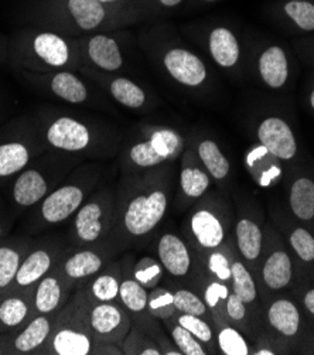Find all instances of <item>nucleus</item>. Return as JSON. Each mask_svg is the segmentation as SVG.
Here are the masks:
<instances>
[{
  "instance_id": "obj_1",
  "label": "nucleus",
  "mask_w": 314,
  "mask_h": 355,
  "mask_svg": "<svg viewBox=\"0 0 314 355\" xmlns=\"http://www.w3.org/2000/svg\"><path fill=\"white\" fill-rule=\"evenodd\" d=\"M174 171L163 167L122 174L115 186L114 227L111 242L119 254L145 248L166 218L174 197Z\"/></svg>"
},
{
  "instance_id": "obj_2",
  "label": "nucleus",
  "mask_w": 314,
  "mask_h": 355,
  "mask_svg": "<svg viewBox=\"0 0 314 355\" xmlns=\"http://www.w3.org/2000/svg\"><path fill=\"white\" fill-rule=\"evenodd\" d=\"M235 209L223 190H209L189 209L182 235L200 257L223 246L232 232Z\"/></svg>"
},
{
  "instance_id": "obj_3",
  "label": "nucleus",
  "mask_w": 314,
  "mask_h": 355,
  "mask_svg": "<svg viewBox=\"0 0 314 355\" xmlns=\"http://www.w3.org/2000/svg\"><path fill=\"white\" fill-rule=\"evenodd\" d=\"M99 180L101 171L96 167L73 170L49 196L31 208L27 218L28 231L39 234L71 220L99 186Z\"/></svg>"
},
{
  "instance_id": "obj_4",
  "label": "nucleus",
  "mask_w": 314,
  "mask_h": 355,
  "mask_svg": "<svg viewBox=\"0 0 314 355\" xmlns=\"http://www.w3.org/2000/svg\"><path fill=\"white\" fill-rule=\"evenodd\" d=\"M91 306L84 291L77 288L57 313L53 331L36 355H92Z\"/></svg>"
},
{
  "instance_id": "obj_5",
  "label": "nucleus",
  "mask_w": 314,
  "mask_h": 355,
  "mask_svg": "<svg viewBox=\"0 0 314 355\" xmlns=\"http://www.w3.org/2000/svg\"><path fill=\"white\" fill-rule=\"evenodd\" d=\"M78 163L73 155L54 156L31 162L10 182V198L15 214L37 205L49 196Z\"/></svg>"
},
{
  "instance_id": "obj_6",
  "label": "nucleus",
  "mask_w": 314,
  "mask_h": 355,
  "mask_svg": "<svg viewBox=\"0 0 314 355\" xmlns=\"http://www.w3.org/2000/svg\"><path fill=\"white\" fill-rule=\"evenodd\" d=\"M297 272V261L282 234L273 223H265L263 254L256 275V283L263 302L268 297L292 289Z\"/></svg>"
},
{
  "instance_id": "obj_7",
  "label": "nucleus",
  "mask_w": 314,
  "mask_h": 355,
  "mask_svg": "<svg viewBox=\"0 0 314 355\" xmlns=\"http://www.w3.org/2000/svg\"><path fill=\"white\" fill-rule=\"evenodd\" d=\"M116 190L111 184L96 187L69 220L67 241L71 246H84L108 239L114 227Z\"/></svg>"
},
{
  "instance_id": "obj_8",
  "label": "nucleus",
  "mask_w": 314,
  "mask_h": 355,
  "mask_svg": "<svg viewBox=\"0 0 314 355\" xmlns=\"http://www.w3.org/2000/svg\"><path fill=\"white\" fill-rule=\"evenodd\" d=\"M184 152L183 136L170 128H153L143 139H137L126 149L122 174L142 173L176 162Z\"/></svg>"
},
{
  "instance_id": "obj_9",
  "label": "nucleus",
  "mask_w": 314,
  "mask_h": 355,
  "mask_svg": "<svg viewBox=\"0 0 314 355\" xmlns=\"http://www.w3.org/2000/svg\"><path fill=\"white\" fill-rule=\"evenodd\" d=\"M263 306V327L286 341L292 351L304 349L313 331L310 330L311 317L300 307L293 296L285 293L268 297Z\"/></svg>"
},
{
  "instance_id": "obj_10",
  "label": "nucleus",
  "mask_w": 314,
  "mask_h": 355,
  "mask_svg": "<svg viewBox=\"0 0 314 355\" xmlns=\"http://www.w3.org/2000/svg\"><path fill=\"white\" fill-rule=\"evenodd\" d=\"M116 255L119 252L110 238L84 246L69 245L58 262V269L77 289L112 262Z\"/></svg>"
},
{
  "instance_id": "obj_11",
  "label": "nucleus",
  "mask_w": 314,
  "mask_h": 355,
  "mask_svg": "<svg viewBox=\"0 0 314 355\" xmlns=\"http://www.w3.org/2000/svg\"><path fill=\"white\" fill-rule=\"evenodd\" d=\"M156 255L164 272L180 285L189 286L200 270L198 255L182 234L162 232L156 239Z\"/></svg>"
},
{
  "instance_id": "obj_12",
  "label": "nucleus",
  "mask_w": 314,
  "mask_h": 355,
  "mask_svg": "<svg viewBox=\"0 0 314 355\" xmlns=\"http://www.w3.org/2000/svg\"><path fill=\"white\" fill-rule=\"evenodd\" d=\"M46 145L53 150L65 155H92L96 146L98 137L85 122L73 116H57L50 121L43 133Z\"/></svg>"
},
{
  "instance_id": "obj_13",
  "label": "nucleus",
  "mask_w": 314,
  "mask_h": 355,
  "mask_svg": "<svg viewBox=\"0 0 314 355\" xmlns=\"http://www.w3.org/2000/svg\"><path fill=\"white\" fill-rule=\"evenodd\" d=\"M232 236L241 259L256 277L265 239V221L261 212L248 205H241L235 217Z\"/></svg>"
},
{
  "instance_id": "obj_14",
  "label": "nucleus",
  "mask_w": 314,
  "mask_h": 355,
  "mask_svg": "<svg viewBox=\"0 0 314 355\" xmlns=\"http://www.w3.org/2000/svg\"><path fill=\"white\" fill-rule=\"evenodd\" d=\"M68 241H62L60 238H44L40 241H34L9 288L19 289L36 285L43 276H46L58 265L60 259L68 250Z\"/></svg>"
},
{
  "instance_id": "obj_15",
  "label": "nucleus",
  "mask_w": 314,
  "mask_h": 355,
  "mask_svg": "<svg viewBox=\"0 0 314 355\" xmlns=\"http://www.w3.org/2000/svg\"><path fill=\"white\" fill-rule=\"evenodd\" d=\"M27 61L36 65L39 71L62 69L78 67L81 62V54H78L76 46L57 33L42 31L37 33L30 42Z\"/></svg>"
},
{
  "instance_id": "obj_16",
  "label": "nucleus",
  "mask_w": 314,
  "mask_h": 355,
  "mask_svg": "<svg viewBox=\"0 0 314 355\" xmlns=\"http://www.w3.org/2000/svg\"><path fill=\"white\" fill-rule=\"evenodd\" d=\"M132 315L121 302L92 303L91 327L95 343H111L122 347L132 327Z\"/></svg>"
},
{
  "instance_id": "obj_17",
  "label": "nucleus",
  "mask_w": 314,
  "mask_h": 355,
  "mask_svg": "<svg viewBox=\"0 0 314 355\" xmlns=\"http://www.w3.org/2000/svg\"><path fill=\"white\" fill-rule=\"evenodd\" d=\"M211 184V177L201 164L195 150L186 149L182 155L177 193L173 205L177 211H187L197 200L209 191Z\"/></svg>"
},
{
  "instance_id": "obj_18",
  "label": "nucleus",
  "mask_w": 314,
  "mask_h": 355,
  "mask_svg": "<svg viewBox=\"0 0 314 355\" xmlns=\"http://www.w3.org/2000/svg\"><path fill=\"white\" fill-rule=\"evenodd\" d=\"M162 65L170 78L189 89L201 88L208 80L205 62L183 47L167 49L162 55Z\"/></svg>"
},
{
  "instance_id": "obj_19",
  "label": "nucleus",
  "mask_w": 314,
  "mask_h": 355,
  "mask_svg": "<svg viewBox=\"0 0 314 355\" xmlns=\"http://www.w3.org/2000/svg\"><path fill=\"white\" fill-rule=\"evenodd\" d=\"M258 144L266 148L274 157L290 163L297 157V139L290 125L281 116H266L256 125Z\"/></svg>"
},
{
  "instance_id": "obj_20",
  "label": "nucleus",
  "mask_w": 314,
  "mask_h": 355,
  "mask_svg": "<svg viewBox=\"0 0 314 355\" xmlns=\"http://www.w3.org/2000/svg\"><path fill=\"white\" fill-rule=\"evenodd\" d=\"M231 291L247 304L250 309L255 324L259 329V333L263 327V306L258 289V283L251 272V269L245 265L236 251L234 236L231 242Z\"/></svg>"
},
{
  "instance_id": "obj_21",
  "label": "nucleus",
  "mask_w": 314,
  "mask_h": 355,
  "mask_svg": "<svg viewBox=\"0 0 314 355\" xmlns=\"http://www.w3.org/2000/svg\"><path fill=\"white\" fill-rule=\"evenodd\" d=\"M34 315V286L0 292V333L21 330Z\"/></svg>"
},
{
  "instance_id": "obj_22",
  "label": "nucleus",
  "mask_w": 314,
  "mask_h": 355,
  "mask_svg": "<svg viewBox=\"0 0 314 355\" xmlns=\"http://www.w3.org/2000/svg\"><path fill=\"white\" fill-rule=\"evenodd\" d=\"M76 286L58 265L34 285V314H57L71 297Z\"/></svg>"
},
{
  "instance_id": "obj_23",
  "label": "nucleus",
  "mask_w": 314,
  "mask_h": 355,
  "mask_svg": "<svg viewBox=\"0 0 314 355\" xmlns=\"http://www.w3.org/2000/svg\"><path fill=\"white\" fill-rule=\"evenodd\" d=\"M272 223L282 234L297 263L314 266V234L282 209L272 212Z\"/></svg>"
},
{
  "instance_id": "obj_24",
  "label": "nucleus",
  "mask_w": 314,
  "mask_h": 355,
  "mask_svg": "<svg viewBox=\"0 0 314 355\" xmlns=\"http://www.w3.org/2000/svg\"><path fill=\"white\" fill-rule=\"evenodd\" d=\"M245 167L255 184L263 190L277 187L286 179L284 162L274 157L261 144L252 145L245 153Z\"/></svg>"
},
{
  "instance_id": "obj_25",
  "label": "nucleus",
  "mask_w": 314,
  "mask_h": 355,
  "mask_svg": "<svg viewBox=\"0 0 314 355\" xmlns=\"http://www.w3.org/2000/svg\"><path fill=\"white\" fill-rule=\"evenodd\" d=\"M289 214L314 234V177L296 173L288 179Z\"/></svg>"
},
{
  "instance_id": "obj_26",
  "label": "nucleus",
  "mask_w": 314,
  "mask_h": 355,
  "mask_svg": "<svg viewBox=\"0 0 314 355\" xmlns=\"http://www.w3.org/2000/svg\"><path fill=\"white\" fill-rule=\"evenodd\" d=\"M82 58L107 74L118 73L125 65V57L116 39L102 33L84 42L81 49V60Z\"/></svg>"
},
{
  "instance_id": "obj_27",
  "label": "nucleus",
  "mask_w": 314,
  "mask_h": 355,
  "mask_svg": "<svg viewBox=\"0 0 314 355\" xmlns=\"http://www.w3.org/2000/svg\"><path fill=\"white\" fill-rule=\"evenodd\" d=\"M258 76L265 87L279 91L286 87L290 77V62L284 47L270 44L256 58Z\"/></svg>"
},
{
  "instance_id": "obj_28",
  "label": "nucleus",
  "mask_w": 314,
  "mask_h": 355,
  "mask_svg": "<svg viewBox=\"0 0 314 355\" xmlns=\"http://www.w3.org/2000/svg\"><path fill=\"white\" fill-rule=\"evenodd\" d=\"M123 277V259L112 261L101 272L80 286L91 303L119 302V288Z\"/></svg>"
},
{
  "instance_id": "obj_29",
  "label": "nucleus",
  "mask_w": 314,
  "mask_h": 355,
  "mask_svg": "<svg viewBox=\"0 0 314 355\" xmlns=\"http://www.w3.org/2000/svg\"><path fill=\"white\" fill-rule=\"evenodd\" d=\"M57 314H36L12 337V355H28L36 352L49 340Z\"/></svg>"
},
{
  "instance_id": "obj_30",
  "label": "nucleus",
  "mask_w": 314,
  "mask_h": 355,
  "mask_svg": "<svg viewBox=\"0 0 314 355\" xmlns=\"http://www.w3.org/2000/svg\"><path fill=\"white\" fill-rule=\"evenodd\" d=\"M189 286L202 297L208 310L211 311L214 327L228 323L225 317V303L231 293L229 283L221 282L213 276L205 275L204 272L198 270L197 276Z\"/></svg>"
},
{
  "instance_id": "obj_31",
  "label": "nucleus",
  "mask_w": 314,
  "mask_h": 355,
  "mask_svg": "<svg viewBox=\"0 0 314 355\" xmlns=\"http://www.w3.org/2000/svg\"><path fill=\"white\" fill-rule=\"evenodd\" d=\"M40 149L36 145H30L24 140L0 141V184L12 182L23 171L36 156Z\"/></svg>"
},
{
  "instance_id": "obj_32",
  "label": "nucleus",
  "mask_w": 314,
  "mask_h": 355,
  "mask_svg": "<svg viewBox=\"0 0 314 355\" xmlns=\"http://www.w3.org/2000/svg\"><path fill=\"white\" fill-rule=\"evenodd\" d=\"M34 239L27 236L3 238L0 241V292L6 291L16 277Z\"/></svg>"
},
{
  "instance_id": "obj_33",
  "label": "nucleus",
  "mask_w": 314,
  "mask_h": 355,
  "mask_svg": "<svg viewBox=\"0 0 314 355\" xmlns=\"http://www.w3.org/2000/svg\"><path fill=\"white\" fill-rule=\"evenodd\" d=\"M207 49L213 61L224 68H236L241 61V44L236 34L224 26L214 27L208 34Z\"/></svg>"
},
{
  "instance_id": "obj_34",
  "label": "nucleus",
  "mask_w": 314,
  "mask_h": 355,
  "mask_svg": "<svg viewBox=\"0 0 314 355\" xmlns=\"http://www.w3.org/2000/svg\"><path fill=\"white\" fill-rule=\"evenodd\" d=\"M194 150L201 164L204 166L209 177H211V180L216 182L217 186L224 191L229 186L232 170L231 163L228 157L224 155L220 145L214 139L205 137L198 141V145Z\"/></svg>"
},
{
  "instance_id": "obj_35",
  "label": "nucleus",
  "mask_w": 314,
  "mask_h": 355,
  "mask_svg": "<svg viewBox=\"0 0 314 355\" xmlns=\"http://www.w3.org/2000/svg\"><path fill=\"white\" fill-rule=\"evenodd\" d=\"M39 81L46 83L51 94L64 102L81 105L89 99L88 87L71 71H55L49 76L39 77Z\"/></svg>"
},
{
  "instance_id": "obj_36",
  "label": "nucleus",
  "mask_w": 314,
  "mask_h": 355,
  "mask_svg": "<svg viewBox=\"0 0 314 355\" xmlns=\"http://www.w3.org/2000/svg\"><path fill=\"white\" fill-rule=\"evenodd\" d=\"M96 80H102L105 88L110 95L122 106L128 110H142L148 105V94L137 83L126 78V77H111L92 74Z\"/></svg>"
},
{
  "instance_id": "obj_37",
  "label": "nucleus",
  "mask_w": 314,
  "mask_h": 355,
  "mask_svg": "<svg viewBox=\"0 0 314 355\" xmlns=\"http://www.w3.org/2000/svg\"><path fill=\"white\" fill-rule=\"evenodd\" d=\"M69 17L81 31L108 27L110 13L99 0H67Z\"/></svg>"
},
{
  "instance_id": "obj_38",
  "label": "nucleus",
  "mask_w": 314,
  "mask_h": 355,
  "mask_svg": "<svg viewBox=\"0 0 314 355\" xmlns=\"http://www.w3.org/2000/svg\"><path fill=\"white\" fill-rule=\"evenodd\" d=\"M129 259L130 255L123 258V277L119 288V302L133 317L148 310L149 291L132 276Z\"/></svg>"
},
{
  "instance_id": "obj_39",
  "label": "nucleus",
  "mask_w": 314,
  "mask_h": 355,
  "mask_svg": "<svg viewBox=\"0 0 314 355\" xmlns=\"http://www.w3.org/2000/svg\"><path fill=\"white\" fill-rule=\"evenodd\" d=\"M231 242H232V232L229 234L228 239L223 246L198 257L201 272L213 276L221 282L229 283V285H231V257H229Z\"/></svg>"
},
{
  "instance_id": "obj_40",
  "label": "nucleus",
  "mask_w": 314,
  "mask_h": 355,
  "mask_svg": "<svg viewBox=\"0 0 314 355\" xmlns=\"http://www.w3.org/2000/svg\"><path fill=\"white\" fill-rule=\"evenodd\" d=\"M225 317H227V322L231 326L236 327L250 340L251 344L256 340L259 334V329L254 322L252 314L247 307V304L243 303L232 291L225 303Z\"/></svg>"
},
{
  "instance_id": "obj_41",
  "label": "nucleus",
  "mask_w": 314,
  "mask_h": 355,
  "mask_svg": "<svg viewBox=\"0 0 314 355\" xmlns=\"http://www.w3.org/2000/svg\"><path fill=\"white\" fill-rule=\"evenodd\" d=\"M174 320L179 324H182L184 329H187L198 341H201L209 354H218V344H217V331L211 322L205 320V318L186 314L177 311L173 315Z\"/></svg>"
},
{
  "instance_id": "obj_42",
  "label": "nucleus",
  "mask_w": 314,
  "mask_h": 355,
  "mask_svg": "<svg viewBox=\"0 0 314 355\" xmlns=\"http://www.w3.org/2000/svg\"><path fill=\"white\" fill-rule=\"evenodd\" d=\"M132 322L137 327H141L149 337L153 338V341L159 345L163 355H183L180 349L174 345L171 338H168V336L166 334V329L163 327L162 320L152 315L148 310L141 314L133 315Z\"/></svg>"
},
{
  "instance_id": "obj_43",
  "label": "nucleus",
  "mask_w": 314,
  "mask_h": 355,
  "mask_svg": "<svg viewBox=\"0 0 314 355\" xmlns=\"http://www.w3.org/2000/svg\"><path fill=\"white\" fill-rule=\"evenodd\" d=\"M290 291L300 307L314 320V266L297 263L296 279Z\"/></svg>"
},
{
  "instance_id": "obj_44",
  "label": "nucleus",
  "mask_w": 314,
  "mask_h": 355,
  "mask_svg": "<svg viewBox=\"0 0 314 355\" xmlns=\"http://www.w3.org/2000/svg\"><path fill=\"white\" fill-rule=\"evenodd\" d=\"M162 323L174 345L180 349L183 355H209L207 347L198 341L187 329L174 320V317L164 318Z\"/></svg>"
},
{
  "instance_id": "obj_45",
  "label": "nucleus",
  "mask_w": 314,
  "mask_h": 355,
  "mask_svg": "<svg viewBox=\"0 0 314 355\" xmlns=\"http://www.w3.org/2000/svg\"><path fill=\"white\" fill-rule=\"evenodd\" d=\"M170 288L173 289L174 306H176L177 311L205 318V320L211 322L214 324L211 311L208 310L205 302L194 289H191L190 286H186V285H180L177 288L170 286Z\"/></svg>"
},
{
  "instance_id": "obj_46",
  "label": "nucleus",
  "mask_w": 314,
  "mask_h": 355,
  "mask_svg": "<svg viewBox=\"0 0 314 355\" xmlns=\"http://www.w3.org/2000/svg\"><path fill=\"white\" fill-rule=\"evenodd\" d=\"M218 351L223 355H251V343L236 327L224 323L216 327Z\"/></svg>"
},
{
  "instance_id": "obj_47",
  "label": "nucleus",
  "mask_w": 314,
  "mask_h": 355,
  "mask_svg": "<svg viewBox=\"0 0 314 355\" xmlns=\"http://www.w3.org/2000/svg\"><path fill=\"white\" fill-rule=\"evenodd\" d=\"M130 272L132 276L148 291L159 286L166 273L160 261L149 255L139 258L136 262L133 261V263H130Z\"/></svg>"
},
{
  "instance_id": "obj_48",
  "label": "nucleus",
  "mask_w": 314,
  "mask_h": 355,
  "mask_svg": "<svg viewBox=\"0 0 314 355\" xmlns=\"http://www.w3.org/2000/svg\"><path fill=\"white\" fill-rule=\"evenodd\" d=\"M282 10L284 16L300 31H314V5L308 0H288Z\"/></svg>"
},
{
  "instance_id": "obj_49",
  "label": "nucleus",
  "mask_w": 314,
  "mask_h": 355,
  "mask_svg": "<svg viewBox=\"0 0 314 355\" xmlns=\"http://www.w3.org/2000/svg\"><path fill=\"white\" fill-rule=\"evenodd\" d=\"M123 355H163L159 345L141 327L132 324L122 344Z\"/></svg>"
},
{
  "instance_id": "obj_50",
  "label": "nucleus",
  "mask_w": 314,
  "mask_h": 355,
  "mask_svg": "<svg viewBox=\"0 0 314 355\" xmlns=\"http://www.w3.org/2000/svg\"><path fill=\"white\" fill-rule=\"evenodd\" d=\"M148 311L156 318H159V320H164V318L173 317L176 314L177 310L176 306H174L173 289L160 285L150 289L148 297Z\"/></svg>"
},
{
  "instance_id": "obj_51",
  "label": "nucleus",
  "mask_w": 314,
  "mask_h": 355,
  "mask_svg": "<svg viewBox=\"0 0 314 355\" xmlns=\"http://www.w3.org/2000/svg\"><path fill=\"white\" fill-rule=\"evenodd\" d=\"M92 355H123L122 347L111 343H95Z\"/></svg>"
},
{
  "instance_id": "obj_52",
  "label": "nucleus",
  "mask_w": 314,
  "mask_h": 355,
  "mask_svg": "<svg viewBox=\"0 0 314 355\" xmlns=\"http://www.w3.org/2000/svg\"><path fill=\"white\" fill-rule=\"evenodd\" d=\"M13 333H0V355H12Z\"/></svg>"
},
{
  "instance_id": "obj_53",
  "label": "nucleus",
  "mask_w": 314,
  "mask_h": 355,
  "mask_svg": "<svg viewBox=\"0 0 314 355\" xmlns=\"http://www.w3.org/2000/svg\"><path fill=\"white\" fill-rule=\"evenodd\" d=\"M9 230H10V224L8 221V217L0 214V241H2L3 238H6Z\"/></svg>"
},
{
  "instance_id": "obj_54",
  "label": "nucleus",
  "mask_w": 314,
  "mask_h": 355,
  "mask_svg": "<svg viewBox=\"0 0 314 355\" xmlns=\"http://www.w3.org/2000/svg\"><path fill=\"white\" fill-rule=\"evenodd\" d=\"M183 2V0H159V3L163 6V8H176L179 6L180 3Z\"/></svg>"
},
{
  "instance_id": "obj_55",
  "label": "nucleus",
  "mask_w": 314,
  "mask_h": 355,
  "mask_svg": "<svg viewBox=\"0 0 314 355\" xmlns=\"http://www.w3.org/2000/svg\"><path fill=\"white\" fill-rule=\"evenodd\" d=\"M308 103L311 106V110L314 111V88L310 91V95H308Z\"/></svg>"
},
{
  "instance_id": "obj_56",
  "label": "nucleus",
  "mask_w": 314,
  "mask_h": 355,
  "mask_svg": "<svg viewBox=\"0 0 314 355\" xmlns=\"http://www.w3.org/2000/svg\"><path fill=\"white\" fill-rule=\"evenodd\" d=\"M99 2H102L103 5H111V3H115V2H119V0H99Z\"/></svg>"
},
{
  "instance_id": "obj_57",
  "label": "nucleus",
  "mask_w": 314,
  "mask_h": 355,
  "mask_svg": "<svg viewBox=\"0 0 314 355\" xmlns=\"http://www.w3.org/2000/svg\"><path fill=\"white\" fill-rule=\"evenodd\" d=\"M204 2H217V0H204Z\"/></svg>"
}]
</instances>
